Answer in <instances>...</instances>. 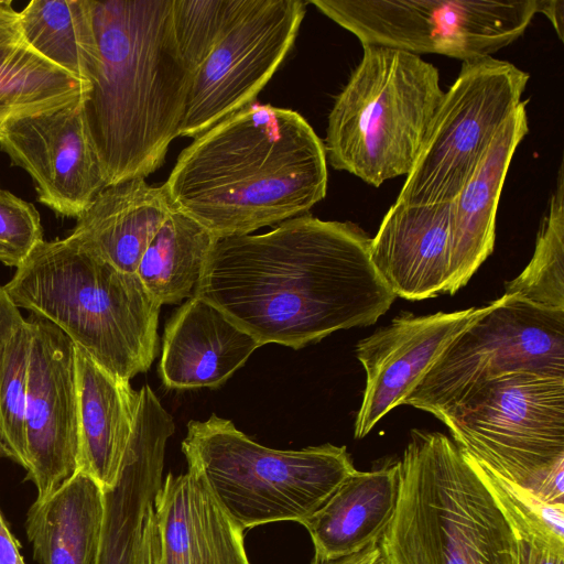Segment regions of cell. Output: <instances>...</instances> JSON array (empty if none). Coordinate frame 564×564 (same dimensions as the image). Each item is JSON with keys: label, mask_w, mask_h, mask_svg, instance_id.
<instances>
[{"label": "cell", "mask_w": 564, "mask_h": 564, "mask_svg": "<svg viewBox=\"0 0 564 564\" xmlns=\"http://www.w3.org/2000/svg\"><path fill=\"white\" fill-rule=\"evenodd\" d=\"M259 347L218 308L193 295L165 325L159 373L170 389L216 388Z\"/></svg>", "instance_id": "obj_19"}, {"label": "cell", "mask_w": 564, "mask_h": 564, "mask_svg": "<svg viewBox=\"0 0 564 564\" xmlns=\"http://www.w3.org/2000/svg\"><path fill=\"white\" fill-rule=\"evenodd\" d=\"M375 564H388V563H387V561L384 560V557L381 554L380 557L377 560V562Z\"/></svg>", "instance_id": "obj_39"}, {"label": "cell", "mask_w": 564, "mask_h": 564, "mask_svg": "<svg viewBox=\"0 0 564 564\" xmlns=\"http://www.w3.org/2000/svg\"><path fill=\"white\" fill-rule=\"evenodd\" d=\"M0 564H25L19 542L9 529L0 510Z\"/></svg>", "instance_id": "obj_35"}, {"label": "cell", "mask_w": 564, "mask_h": 564, "mask_svg": "<svg viewBox=\"0 0 564 564\" xmlns=\"http://www.w3.org/2000/svg\"><path fill=\"white\" fill-rule=\"evenodd\" d=\"M164 184L143 177L106 186L72 231L86 249L116 269L135 273L150 241L173 210Z\"/></svg>", "instance_id": "obj_23"}, {"label": "cell", "mask_w": 564, "mask_h": 564, "mask_svg": "<svg viewBox=\"0 0 564 564\" xmlns=\"http://www.w3.org/2000/svg\"><path fill=\"white\" fill-rule=\"evenodd\" d=\"M400 460L356 470L301 524L319 561L338 560L379 542L399 498Z\"/></svg>", "instance_id": "obj_22"}, {"label": "cell", "mask_w": 564, "mask_h": 564, "mask_svg": "<svg viewBox=\"0 0 564 564\" xmlns=\"http://www.w3.org/2000/svg\"><path fill=\"white\" fill-rule=\"evenodd\" d=\"M105 491L77 470L29 508L25 532L39 564H96L105 519Z\"/></svg>", "instance_id": "obj_24"}, {"label": "cell", "mask_w": 564, "mask_h": 564, "mask_svg": "<svg viewBox=\"0 0 564 564\" xmlns=\"http://www.w3.org/2000/svg\"><path fill=\"white\" fill-rule=\"evenodd\" d=\"M502 300L503 296L481 307L451 313H401L359 340L356 355L366 371V387L355 421V437H365L386 414L404 404L455 338Z\"/></svg>", "instance_id": "obj_15"}, {"label": "cell", "mask_w": 564, "mask_h": 564, "mask_svg": "<svg viewBox=\"0 0 564 564\" xmlns=\"http://www.w3.org/2000/svg\"><path fill=\"white\" fill-rule=\"evenodd\" d=\"M358 37L415 55L441 54L462 62L491 56L520 37L539 0H311Z\"/></svg>", "instance_id": "obj_10"}, {"label": "cell", "mask_w": 564, "mask_h": 564, "mask_svg": "<svg viewBox=\"0 0 564 564\" xmlns=\"http://www.w3.org/2000/svg\"><path fill=\"white\" fill-rule=\"evenodd\" d=\"M24 319L0 285V348L24 323Z\"/></svg>", "instance_id": "obj_33"}, {"label": "cell", "mask_w": 564, "mask_h": 564, "mask_svg": "<svg viewBox=\"0 0 564 564\" xmlns=\"http://www.w3.org/2000/svg\"><path fill=\"white\" fill-rule=\"evenodd\" d=\"M529 75L492 56L463 62L431 121L397 198L406 204L452 202L522 102Z\"/></svg>", "instance_id": "obj_9"}, {"label": "cell", "mask_w": 564, "mask_h": 564, "mask_svg": "<svg viewBox=\"0 0 564 564\" xmlns=\"http://www.w3.org/2000/svg\"><path fill=\"white\" fill-rule=\"evenodd\" d=\"M519 564H564V555L518 538Z\"/></svg>", "instance_id": "obj_34"}, {"label": "cell", "mask_w": 564, "mask_h": 564, "mask_svg": "<svg viewBox=\"0 0 564 564\" xmlns=\"http://www.w3.org/2000/svg\"><path fill=\"white\" fill-rule=\"evenodd\" d=\"M379 545L388 564H519L514 529L467 456L440 432L411 431Z\"/></svg>", "instance_id": "obj_5"}, {"label": "cell", "mask_w": 564, "mask_h": 564, "mask_svg": "<svg viewBox=\"0 0 564 564\" xmlns=\"http://www.w3.org/2000/svg\"><path fill=\"white\" fill-rule=\"evenodd\" d=\"M217 239L199 223L173 209L147 247L135 273L161 305L188 299Z\"/></svg>", "instance_id": "obj_26"}, {"label": "cell", "mask_w": 564, "mask_h": 564, "mask_svg": "<svg viewBox=\"0 0 564 564\" xmlns=\"http://www.w3.org/2000/svg\"><path fill=\"white\" fill-rule=\"evenodd\" d=\"M171 414L154 395L140 398L117 485L105 491V519L96 564H139L147 516L163 482Z\"/></svg>", "instance_id": "obj_16"}, {"label": "cell", "mask_w": 564, "mask_h": 564, "mask_svg": "<svg viewBox=\"0 0 564 564\" xmlns=\"http://www.w3.org/2000/svg\"><path fill=\"white\" fill-rule=\"evenodd\" d=\"M98 65L83 101L107 186L145 178L178 137L192 75L172 0H93Z\"/></svg>", "instance_id": "obj_3"}, {"label": "cell", "mask_w": 564, "mask_h": 564, "mask_svg": "<svg viewBox=\"0 0 564 564\" xmlns=\"http://www.w3.org/2000/svg\"><path fill=\"white\" fill-rule=\"evenodd\" d=\"M243 0H172L176 46L192 78L208 57Z\"/></svg>", "instance_id": "obj_31"}, {"label": "cell", "mask_w": 564, "mask_h": 564, "mask_svg": "<svg viewBox=\"0 0 564 564\" xmlns=\"http://www.w3.org/2000/svg\"><path fill=\"white\" fill-rule=\"evenodd\" d=\"M502 296L444 350L404 404L444 423L473 392L501 375L564 377V312Z\"/></svg>", "instance_id": "obj_11"}, {"label": "cell", "mask_w": 564, "mask_h": 564, "mask_svg": "<svg viewBox=\"0 0 564 564\" xmlns=\"http://www.w3.org/2000/svg\"><path fill=\"white\" fill-rule=\"evenodd\" d=\"M182 452L187 468L203 478L243 530L273 522L302 523L357 470L346 446L273 449L215 414L187 424Z\"/></svg>", "instance_id": "obj_7"}, {"label": "cell", "mask_w": 564, "mask_h": 564, "mask_svg": "<svg viewBox=\"0 0 564 564\" xmlns=\"http://www.w3.org/2000/svg\"><path fill=\"white\" fill-rule=\"evenodd\" d=\"M75 346V345H74ZM78 399V470L104 491L121 476L139 402V391L75 346Z\"/></svg>", "instance_id": "obj_20"}, {"label": "cell", "mask_w": 564, "mask_h": 564, "mask_svg": "<svg viewBox=\"0 0 564 564\" xmlns=\"http://www.w3.org/2000/svg\"><path fill=\"white\" fill-rule=\"evenodd\" d=\"M156 564H250L243 529L193 469L167 474L153 505Z\"/></svg>", "instance_id": "obj_18"}, {"label": "cell", "mask_w": 564, "mask_h": 564, "mask_svg": "<svg viewBox=\"0 0 564 564\" xmlns=\"http://www.w3.org/2000/svg\"><path fill=\"white\" fill-rule=\"evenodd\" d=\"M90 87L35 51L12 2L0 1V129L12 119L84 100Z\"/></svg>", "instance_id": "obj_25"}, {"label": "cell", "mask_w": 564, "mask_h": 564, "mask_svg": "<svg viewBox=\"0 0 564 564\" xmlns=\"http://www.w3.org/2000/svg\"><path fill=\"white\" fill-rule=\"evenodd\" d=\"M465 455L518 538L564 555V505L547 503L528 488L499 476Z\"/></svg>", "instance_id": "obj_29"}, {"label": "cell", "mask_w": 564, "mask_h": 564, "mask_svg": "<svg viewBox=\"0 0 564 564\" xmlns=\"http://www.w3.org/2000/svg\"><path fill=\"white\" fill-rule=\"evenodd\" d=\"M563 6L562 0H539V12L549 18L561 40H563Z\"/></svg>", "instance_id": "obj_38"}, {"label": "cell", "mask_w": 564, "mask_h": 564, "mask_svg": "<svg viewBox=\"0 0 564 564\" xmlns=\"http://www.w3.org/2000/svg\"><path fill=\"white\" fill-rule=\"evenodd\" d=\"M349 221L304 214L269 232L218 238L194 290L260 346L300 349L369 326L397 297Z\"/></svg>", "instance_id": "obj_1"}, {"label": "cell", "mask_w": 564, "mask_h": 564, "mask_svg": "<svg viewBox=\"0 0 564 564\" xmlns=\"http://www.w3.org/2000/svg\"><path fill=\"white\" fill-rule=\"evenodd\" d=\"M83 101L12 119L0 129V149L32 177L39 202L76 219L107 186Z\"/></svg>", "instance_id": "obj_14"}, {"label": "cell", "mask_w": 564, "mask_h": 564, "mask_svg": "<svg viewBox=\"0 0 564 564\" xmlns=\"http://www.w3.org/2000/svg\"><path fill=\"white\" fill-rule=\"evenodd\" d=\"M528 131L525 102H521L452 200L451 295L467 284L494 250L496 214L506 175L516 149Z\"/></svg>", "instance_id": "obj_21"}, {"label": "cell", "mask_w": 564, "mask_h": 564, "mask_svg": "<svg viewBox=\"0 0 564 564\" xmlns=\"http://www.w3.org/2000/svg\"><path fill=\"white\" fill-rule=\"evenodd\" d=\"M327 175L324 143L297 111L253 102L195 137L164 186L174 209L226 238L306 214Z\"/></svg>", "instance_id": "obj_2"}, {"label": "cell", "mask_w": 564, "mask_h": 564, "mask_svg": "<svg viewBox=\"0 0 564 564\" xmlns=\"http://www.w3.org/2000/svg\"><path fill=\"white\" fill-rule=\"evenodd\" d=\"M302 0H243L192 78L178 137L195 138L254 102L293 46Z\"/></svg>", "instance_id": "obj_12"}, {"label": "cell", "mask_w": 564, "mask_h": 564, "mask_svg": "<svg viewBox=\"0 0 564 564\" xmlns=\"http://www.w3.org/2000/svg\"><path fill=\"white\" fill-rule=\"evenodd\" d=\"M19 21L35 51L91 85L99 59L93 0H32Z\"/></svg>", "instance_id": "obj_27"}, {"label": "cell", "mask_w": 564, "mask_h": 564, "mask_svg": "<svg viewBox=\"0 0 564 564\" xmlns=\"http://www.w3.org/2000/svg\"><path fill=\"white\" fill-rule=\"evenodd\" d=\"M25 408L26 478L46 499L78 470V399L74 343L30 314Z\"/></svg>", "instance_id": "obj_13"}, {"label": "cell", "mask_w": 564, "mask_h": 564, "mask_svg": "<svg viewBox=\"0 0 564 564\" xmlns=\"http://www.w3.org/2000/svg\"><path fill=\"white\" fill-rule=\"evenodd\" d=\"M156 560L158 535L152 507L147 516L143 528L139 564H156Z\"/></svg>", "instance_id": "obj_36"}, {"label": "cell", "mask_w": 564, "mask_h": 564, "mask_svg": "<svg viewBox=\"0 0 564 564\" xmlns=\"http://www.w3.org/2000/svg\"><path fill=\"white\" fill-rule=\"evenodd\" d=\"M3 286L18 308L58 327L113 376L130 381L158 355L161 304L74 236L41 241Z\"/></svg>", "instance_id": "obj_4"}, {"label": "cell", "mask_w": 564, "mask_h": 564, "mask_svg": "<svg viewBox=\"0 0 564 564\" xmlns=\"http://www.w3.org/2000/svg\"><path fill=\"white\" fill-rule=\"evenodd\" d=\"M43 240L36 208L11 192L0 189V262L20 267Z\"/></svg>", "instance_id": "obj_32"}, {"label": "cell", "mask_w": 564, "mask_h": 564, "mask_svg": "<svg viewBox=\"0 0 564 564\" xmlns=\"http://www.w3.org/2000/svg\"><path fill=\"white\" fill-rule=\"evenodd\" d=\"M452 202L395 200L370 240V260L386 284L405 300L449 294Z\"/></svg>", "instance_id": "obj_17"}, {"label": "cell", "mask_w": 564, "mask_h": 564, "mask_svg": "<svg viewBox=\"0 0 564 564\" xmlns=\"http://www.w3.org/2000/svg\"><path fill=\"white\" fill-rule=\"evenodd\" d=\"M328 115L326 159L369 185L412 171L444 91L421 56L365 45Z\"/></svg>", "instance_id": "obj_6"}, {"label": "cell", "mask_w": 564, "mask_h": 564, "mask_svg": "<svg viewBox=\"0 0 564 564\" xmlns=\"http://www.w3.org/2000/svg\"><path fill=\"white\" fill-rule=\"evenodd\" d=\"M444 424L462 452L545 502L564 505V377L501 375Z\"/></svg>", "instance_id": "obj_8"}, {"label": "cell", "mask_w": 564, "mask_h": 564, "mask_svg": "<svg viewBox=\"0 0 564 564\" xmlns=\"http://www.w3.org/2000/svg\"><path fill=\"white\" fill-rule=\"evenodd\" d=\"M503 295L542 310L564 312L563 165L536 236L533 256L523 271L506 283Z\"/></svg>", "instance_id": "obj_28"}, {"label": "cell", "mask_w": 564, "mask_h": 564, "mask_svg": "<svg viewBox=\"0 0 564 564\" xmlns=\"http://www.w3.org/2000/svg\"><path fill=\"white\" fill-rule=\"evenodd\" d=\"M381 555L379 542L373 543L362 551L333 561H319L314 558L312 564H375Z\"/></svg>", "instance_id": "obj_37"}, {"label": "cell", "mask_w": 564, "mask_h": 564, "mask_svg": "<svg viewBox=\"0 0 564 564\" xmlns=\"http://www.w3.org/2000/svg\"><path fill=\"white\" fill-rule=\"evenodd\" d=\"M31 329L26 319L0 348V432L11 459L26 467L25 408Z\"/></svg>", "instance_id": "obj_30"}]
</instances>
